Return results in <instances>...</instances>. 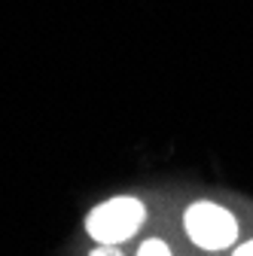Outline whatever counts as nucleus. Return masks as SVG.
<instances>
[{
    "label": "nucleus",
    "mask_w": 253,
    "mask_h": 256,
    "mask_svg": "<svg viewBox=\"0 0 253 256\" xmlns=\"http://www.w3.org/2000/svg\"><path fill=\"white\" fill-rule=\"evenodd\" d=\"M88 256H125L119 247H98V244H94V250L88 253Z\"/></svg>",
    "instance_id": "nucleus-5"
},
{
    "label": "nucleus",
    "mask_w": 253,
    "mask_h": 256,
    "mask_svg": "<svg viewBox=\"0 0 253 256\" xmlns=\"http://www.w3.org/2000/svg\"><path fill=\"white\" fill-rule=\"evenodd\" d=\"M134 256H174L171 244L162 241V238H144L134 250Z\"/></svg>",
    "instance_id": "nucleus-3"
},
{
    "label": "nucleus",
    "mask_w": 253,
    "mask_h": 256,
    "mask_svg": "<svg viewBox=\"0 0 253 256\" xmlns=\"http://www.w3.org/2000/svg\"><path fill=\"white\" fill-rule=\"evenodd\" d=\"M232 256H253V238H247V241H238V244L232 247Z\"/></svg>",
    "instance_id": "nucleus-4"
},
{
    "label": "nucleus",
    "mask_w": 253,
    "mask_h": 256,
    "mask_svg": "<svg viewBox=\"0 0 253 256\" xmlns=\"http://www.w3.org/2000/svg\"><path fill=\"white\" fill-rule=\"evenodd\" d=\"M146 222V204L138 196H113L101 204H94L86 220L82 229L98 247H122L132 241Z\"/></svg>",
    "instance_id": "nucleus-1"
},
{
    "label": "nucleus",
    "mask_w": 253,
    "mask_h": 256,
    "mask_svg": "<svg viewBox=\"0 0 253 256\" xmlns=\"http://www.w3.org/2000/svg\"><path fill=\"white\" fill-rule=\"evenodd\" d=\"M183 232L198 250L220 253L238 244L241 238V222L238 216L220 202L198 198L183 210Z\"/></svg>",
    "instance_id": "nucleus-2"
}]
</instances>
